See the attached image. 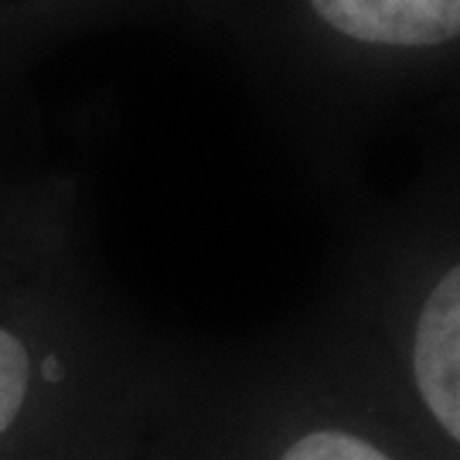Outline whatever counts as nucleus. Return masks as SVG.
I'll return each mask as SVG.
<instances>
[{
  "instance_id": "1",
  "label": "nucleus",
  "mask_w": 460,
  "mask_h": 460,
  "mask_svg": "<svg viewBox=\"0 0 460 460\" xmlns=\"http://www.w3.org/2000/svg\"><path fill=\"white\" fill-rule=\"evenodd\" d=\"M198 41L235 68L314 191L341 205L395 116L460 96V0H205Z\"/></svg>"
},
{
  "instance_id": "2",
  "label": "nucleus",
  "mask_w": 460,
  "mask_h": 460,
  "mask_svg": "<svg viewBox=\"0 0 460 460\" xmlns=\"http://www.w3.org/2000/svg\"><path fill=\"white\" fill-rule=\"evenodd\" d=\"M178 341L110 287L85 232L0 263V460H140Z\"/></svg>"
},
{
  "instance_id": "3",
  "label": "nucleus",
  "mask_w": 460,
  "mask_h": 460,
  "mask_svg": "<svg viewBox=\"0 0 460 460\" xmlns=\"http://www.w3.org/2000/svg\"><path fill=\"white\" fill-rule=\"evenodd\" d=\"M140 460H450L317 307L246 341H178Z\"/></svg>"
},
{
  "instance_id": "4",
  "label": "nucleus",
  "mask_w": 460,
  "mask_h": 460,
  "mask_svg": "<svg viewBox=\"0 0 460 460\" xmlns=\"http://www.w3.org/2000/svg\"><path fill=\"white\" fill-rule=\"evenodd\" d=\"M410 184L341 205L314 307L433 447L460 460V130Z\"/></svg>"
},
{
  "instance_id": "5",
  "label": "nucleus",
  "mask_w": 460,
  "mask_h": 460,
  "mask_svg": "<svg viewBox=\"0 0 460 460\" xmlns=\"http://www.w3.org/2000/svg\"><path fill=\"white\" fill-rule=\"evenodd\" d=\"M205 0H0V144L28 123L34 68L79 38L164 28L198 38Z\"/></svg>"
},
{
  "instance_id": "6",
  "label": "nucleus",
  "mask_w": 460,
  "mask_h": 460,
  "mask_svg": "<svg viewBox=\"0 0 460 460\" xmlns=\"http://www.w3.org/2000/svg\"><path fill=\"white\" fill-rule=\"evenodd\" d=\"M83 191L55 171L0 167V263L83 235Z\"/></svg>"
},
{
  "instance_id": "7",
  "label": "nucleus",
  "mask_w": 460,
  "mask_h": 460,
  "mask_svg": "<svg viewBox=\"0 0 460 460\" xmlns=\"http://www.w3.org/2000/svg\"><path fill=\"white\" fill-rule=\"evenodd\" d=\"M433 123L440 130H460V96L447 99L440 106H433Z\"/></svg>"
}]
</instances>
